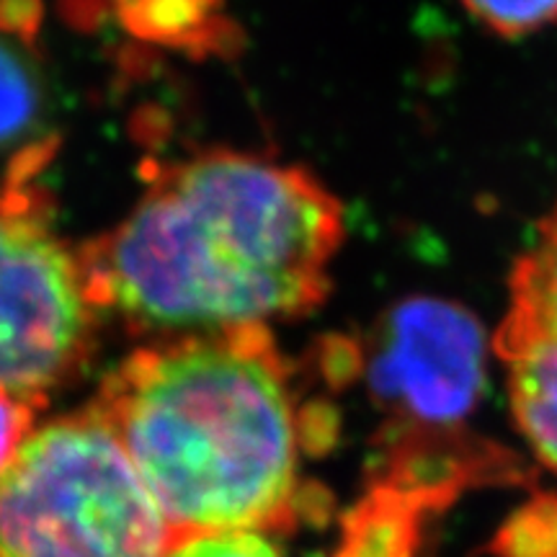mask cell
Wrapping results in <instances>:
<instances>
[{
	"mask_svg": "<svg viewBox=\"0 0 557 557\" xmlns=\"http://www.w3.org/2000/svg\"><path fill=\"white\" fill-rule=\"evenodd\" d=\"M517 426L542 462L557 470V346L524 344L500 354Z\"/></svg>",
	"mask_w": 557,
	"mask_h": 557,
	"instance_id": "obj_8",
	"label": "cell"
},
{
	"mask_svg": "<svg viewBox=\"0 0 557 557\" xmlns=\"http://www.w3.org/2000/svg\"><path fill=\"white\" fill-rule=\"evenodd\" d=\"M171 529L94 408L34 429L0 475V557H163Z\"/></svg>",
	"mask_w": 557,
	"mask_h": 557,
	"instance_id": "obj_3",
	"label": "cell"
},
{
	"mask_svg": "<svg viewBox=\"0 0 557 557\" xmlns=\"http://www.w3.org/2000/svg\"><path fill=\"white\" fill-rule=\"evenodd\" d=\"M90 408L122 442L173 542L289 519L302 429L289 364L263 325L139 346Z\"/></svg>",
	"mask_w": 557,
	"mask_h": 557,
	"instance_id": "obj_2",
	"label": "cell"
},
{
	"mask_svg": "<svg viewBox=\"0 0 557 557\" xmlns=\"http://www.w3.org/2000/svg\"><path fill=\"white\" fill-rule=\"evenodd\" d=\"M344 235V207L310 171L209 150L160 169L78 259L96 310L169 338L308 315Z\"/></svg>",
	"mask_w": 557,
	"mask_h": 557,
	"instance_id": "obj_1",
	"label": "cell"
},
{
	"mask_svg": "<svg viewBox=\"0 0 557 557\" xmlns=\"http://www.w3.org/2000/svg\"><path fill=\"white\" fill-rule=\"evenodd\" d=\"M37 413L39 406L0 387V475L18 455L21 444L29 438Z\"/></svg>",
	"mask_w": 557,
	"mask_h": 557,
	"instance_id": "obj_11",
	"label": "cell"
},
{
	"mask_svg": "<svg viewBox=\"0 0 557 557\" xmlns=\"http://www.w3.org/2000/svg\"><path fill=\"white\" fill-rule=\"evenodd\" d=\"M511 305L496 333V351L524 346H557V205L540 222L537 238L511 271Z\"/></svg>",
	"mask_w": 557,
	"mask_h": 557,
	"instance_id": "obj_7",
	"label": "cell"
},
{
	"mask_svg": "<svg viewBox=\"0 0 557 557\" xmlns=\"http://www.w3.org/2000/svg\"><path fill=\"white\" fill-rule=\"evenodd\" d=\"M163 557H282L261 532H209L176 540Z\"/></svg>",
	"mask_w": 557,
	"mask_h": 557,
	"instance_id": "obj_10",
	"label": "cell"
},
{
	"mask_svg": "<svg viewBox=\"0 0 557 557\" xmlns=\"http://www.w3.org/2000/svg\"><path fill=\"white\" fill-rule=\"evenodd\" d=\"M50 160L0 173V387L39 408L88 364L99 325L78 250L54 233L39 184Z\"/></svg>",
	"mask_w": 557,
	"mask_h": 557,
	"instance_id": "obj_4",
	"label": "cell"
},
{
	"mask_svg": "<svg viewBox=\"0 0 557 557\" xmlns=\"http://www.w3.org/2000/svg\"><path fill=\"white\" fill-rule=\"evenodd\" d=\"M472 18L500 37L517 39L557 21V0H462Z\"/></svg>",
	"mask_w": 557,
	"mask_h": 557,
	"instance_id": "obj_9",
	"label": "cell"
},
{
	"mask_svg": "<svg viewBox=\"0 0 557 557\" xmlns=\"http://www.w3.org/2000/svg\"><path fill=\"white\" fill-rule=\"evenodd\" d=\"M52 86L39 0H0V165L54 156Z\"/></svg>",
	"mask_w": 557,
	"mask_h": 557,
	"instance_id": "obj_6",
	"label": "cell"
},
{
	"mask_svg": "<svg viewBox=\"0 0 557 557\" xmlns=\"http://www.w3.org/2000/svg\"><path fill=\"white\" fill-rule=\"evenodd\" d=\"M367 372L374 398L393 413L429 426L457 423L483 389V329L455 302L410 297L382 318Z\"/></svg>",
	"mask_w": 557,
	"mask_h": 557,
	"instance_id": "obj_5",
	"label": "cell"
}]
</instances>
